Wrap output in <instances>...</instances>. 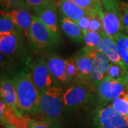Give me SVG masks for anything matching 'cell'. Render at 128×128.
I'll return each mask as SVG.
<instances>
[{
    "instance_id": "cell-1",
    "label": "cell",
    "mask_w": 128,
    "mask_h": 128,
    "mask_svg": "<svg viewBox=\"0 0 128 128\" xmlns=\"http://www.w3.org/2000/svg\"><path fill=\"white\" fill-rule=\"evenodd\" d=\"M12 80L16 88L18 108L23 113L37 114L40 110V92L32 79L28 67H23L14 73Z\"/></svg>"
},
{
    "instance_id": "cell-2",
    "label": "cell",
    "mask_w": 128,
    "mask_h": 128,
    "mask_svg": "<svg viewBox=\"0 0 128 128\" xmlns=\"http://www.w3.org/2000/svg\"><path fill=\"white\" fill-rule=\"evenodd\" d=\"M103 32L113 38L124 32L122 14L118 0H102Z\"/></svg>"
},
{
    "instance_id": "cell-3",
    "label": "cell",
    "mask_w": 128,
    "mask_h": 128,
    "mask_svg": "<svg viewBox=\"0 0 128 128\" xmlns=\"http://www.w3.org/2000/svg\"><path fill=\"white\" fill-rule=\"evenodd\" d=\"M30 37V44L35 49L39 50L55 48L61 42L60 35L54 33L46 27L36 15H33Z\"/></svg>"
},
{
    "instance_id": "cell-4",
    "label": "cell",
    "mask_w": 128,
    "mask_h": 128,
    "mask_svg": "<svg viewBox=\"0 0 128 128\" xmlns=\"http://www.w3.org/2000/svg\"><path fill=\"white\" fill-rule=\"evenodd\" d=\"M64 91L58 86H53L40 93V110L44 116L60 119L64 112Z\"/></svg>"
},
{
    "instance_id": "cell-5",
    "label": "cell",
    "mask_w": 128,
    "mask_h": 128,
    "mask_svg": "<svg viewBox=\"0 0 128 128\" xmlns=\"http://www.w3.org/2000/svg\"><path fill=\"white\" fill-rule=\"evenodd\" d=\"M25 64L32 73V79L41 93L54 86L56 80L51 76L45 56L41 55L26 58Z\"/></svg>"
},
{
    "instance_id": "cell-6",
    "label": "cell",
    "mask_w": 128,
    "mask_h": 128,
    "mask_svg": "<svg viewBox=\"0 0 128 128\" xmlns=\"http://www.w3.org/2000/svg\"><path fill=\"white\" fill-rule=\"evenodd\" d=\"M95 128H128V116L120 113L111 105H100L94 111Z\"/></svg>"
},
{
    "instance_id": "cell-7",
    "label": "cell",
    "mask_w": 128,
    "mask_h": 128,
    "mask_svg": "<svg viewBox=\"0 0 128 128\" xmlns=\"http://www.w3.org/2000/svg\"><path fill=\"white\" fill-rule=\"evenodd\" d=\"M91 86L81 83H76L68 87L63 94L64 108L77 109L88 105L93 100L94 92Z\"/></svg>"
},
{
    "instance_id": "cell-8",
    "label": "cell",
    "mask_w": 128,
    "mask_h": 128,
    "mask_svg": "<svg viewBox=\"0 0 128 128\" xmlns=\"http://www.w3.org/2000/svg\"><path fill=\"white\" fill-rule=\"evenodd\" d=\"M128 91L127 84L118 80L106 78L101 81L96 88V92L100 105L112 102L116 98Z\"/></svg>"
},
{
    "instance_id": "cell-9",
    "label": "cell",
    "mask_w": 128,
    "mask_h": 128,
    "mask_svg": "<svg viewBox=\"0 0 128 128\" xmlns=\"http://www.w3.org/2000/svg\"><path fill=\"white\" fill-rule=\"evenodd\" d=\"M90 54L92 60L91 86L96 90L99 83L107 78L111 61L98 49L90 48Z\"/></svg>"
},
{
    "instance_id": "cell-10",
    "label": "cell",
    "mask_w": 128,
    "mask_h": 128,
    "mask_svg": "<svg viewBox=\"0 0 128 128\" xmlns=\"http://www.w3.org/2000/svg\"><path fill=\"white\" fill-rule=\"evenodd\" d=\"M73 58L77 64L78 70V78L76 82L91 86L92 60L90 54V48L85 46L77 52Z\"/></svg>"
},
{
    "instance_id": "cell-11",
    "label": "cell",
    "mask_w": 128,
    "mask_h": 128,
    "mask_svg": "<svg viewBox=\"0 0 128 128\" xmlns=\"http://www.w3.org/2000/svg\"><path fill=\"white\" fill-rule=\"evenodd\" d=\"M23 35L16 33L0 34L1 53L8 56L21 55L25 48V41Z\"/></svg>"
},
{
    "instance_id": "cell-12",
    "label": "cell",
    "mask_w": 128,
    "mask_h": 128,
    "mask_svg": "<svg viewBox=\"0 0 128 128\" xmlns=\"http://www.w3.org/2000/svg\"><path fill=\"white\" fill-rule=\"evenodd\" d=\"M1 12L8 15L22 31L25 37L30 44V32L33 22V16L31 15L27 8H16L10 11L1 10Z\"/></svg>"
},
{
    "instance_id": "cell-13",
    "label": "cell",
    "mask_w": 128,
    "mask_h": 128,
    "mask_svg": "<svg viewBox=\"0 0 128 128\" xmlns=\"http://www.w3.org/2000/svg\"><path fill=\"white\" fill-rule=\"evenodd\" d=\"M44 56L49 71L56 81L62 84L69 82L66 71V60L54 53H46Z\"/></svg>"
},
{
    "instance_id": "cell-14",
    "label": "cell",
    "mask_w": 128,
    "mask_h": 128,
    "mask_svg": "<svg viewBox=\"0 0 128 128\" xmlns=\"http://www.w3.org/2000/svg\"><path fill=\"white\" fill-rule=\"evenodd\" d=\"M100 33L101 39L98 49L105 54V56L111 61V63L118 64L124 68H128V66L120 55L117 44L114 38L106 34L104 32Z\"/></svg>"
},
{
    "instance_id": "cell-15",
    "label": "cell",
    "mask_w": 128,
    "mask_h": 128,
    "mask_svg": "<svg viewBox=\"0 0 128 128\" xmlns=\"http://www.w3.org/2000/svg\"><path fill=\"white\" fill-rule=\"evenodd\" d=\"M0 96L1 100L4 102L7 105L12 106L19 114H22L18 108V99L16 88L12 79H9L6 76H1L0 81Z\"/></svg>"
},
{
    "instance_id": "cell-16",
    "label": "cell",
    "mask_w": 128,
    "mask_h": 128,
    "mask_svg": "<svg viewBox=\"0 0 128 128\" xmlns=\"http://www.w3.org/2000/svg\"><path fill=\"white\" fill-rule=\"evenodd\" d=\"M35 13L46 27L54 33L60 35L58 18L55 3H51Z\"/></svg>"
},
{
    "instance_id": "cell-17",
    "label": "cell",
    "mask_w": 128,
    "mask_h": 128,
    "mask_svg": "<svg viewBox=\"0 0 128 128\" xmlns=\"http://www.w3.org/2000/svg\"><path fill=\"white\" fill-rule=\"evenodd\" d=\"M55 4L60 14L76 22L88 14V12L80 7L72 0H57Z\"/></svg>"
},
{
    "instance_id": "cell-18",
    "label": "cell",
    "mask_w": 128,
    "mask_h": 128,
    "mask_svg": "<svg viewBox=\"0 0 128 128\" xmlns=\"http://www.w3.org/2000/svg\"><path fill=\"white\" fill-rule=\"evenodd\" d=\"M60 28L64 34L76 43L80 44L84 41V33L78 24L60 14Z\"/></svg>"
},
{
    "instance_id": "cell-19",
    "label": "cell",
    "mask_w": 128,
    "mask_h": 128,
    "mask_svg": "<svg viewBox=\"0 0 128 128\" xmlns=\"http://www.w3.org/2000/svg\"><path fill=\"white\" fill-rule=\"evenodd\" d=\"M28 128H63L58 122V120L50 118L44 115L34 119L29 118Z\"/></svg>"
},
{
    "instance_id": "cell-20",
    "label": "cell",
    "mask_w": 128,
    "mask_h": 128,
    "mask_svg": "<svg viewBox=\"0 0 128 128\" xmlns=\"http://www.w3.org/2000/svg\"><path fill=\"white\" fill-rule=\"evenodd\" d=\"M16 33L24 34L20 28L8 15L1 12L0 16V34Z\"/></svg>"
},
{
    "instance_id": "cell-21",
    "label": "cell",
    "mask_w": 128,
    "mask_h": 128,
    "mask_svg": "<svg viewBox=\"0 0 128 128\" xmlns=\"http://www.w3.org/2000/svg\"><path fill=\"white\" fill-rule=\"evenodd\" d=\"M107 78L118 80L126 84L128 83V68L118 64L111 63L108 72Z\"/></svg>"
},
{
    "instance_id": "cell-22",
    "label": "cell",
    "mask_w": 128,
    "mask_h": 128,
    "mask_svg": "<svg viewBox=\"0 0 128 128\" xmlns=\"http://www.w3.org/2000/svg\"><path fill=\"white\" fill-rule=\"evenodd\" d=\"M90 14L102 12V0H72Z\"/></svg>"
},
{
    "instance_id": "cell-23",
    "label": "cell",
    "mask_w": 128,
    "mask_h": 128,
    "mask_svg": "<svg viewBox=\"0 0 128 128\" xmlns=\"http://www.w3.org/2000/svg\"><path fill=\"white\" fill-rule=\"evenodd\" d=\"M114 39L116 42L120 55L128 66V36L121 33L114 37Z\"/></svg>"
},
{
    "instance_id": "cell-24",
    "label": "cell",
    "mask_w": 128,
    "mask_h": 128,
    "mask_svg": "<svg viewBox=\"0 0 128 128\" xmlns=\"http://www.w3.org/2000/svg\"><path fill=\"white\" fill-rule=\"evenodd\" d=\"M84 33V41L86 46L91 49H98L101 39L100 32L88 30Z\"/></svg>"
},
{
    "instance_id": "cell-25",
    "label": "cell",
    "mask_w": 128,
    "mask_h": 128,
    "mask_svg": "<svg viewBox=\"0 0 128 128\" xmlns=\"http://www.w3.org/2000/svg\"><path fill=\"white\" fill-rule=\"evenodd\" d=\"M110 105L117 112L128 116V91L114 99Z\"/></svg>"
},
{
    "instance_id": "cell-26",
    "label": "cell",
    "mask_w": 128,
    "mask_h": 128,
    "mask_svg": "<svg viewBox=\"0 0 128 128\" xmlns=\"http://www.w3.org/2000/svg\"><path fill=\"white\" fill-rule=\"evenodd\" d=\"M66 60V71L68 77V82L74 80L76 82L78 78V70L77 67V64L74 58H69Z\"/></svg>"
},
{
    "instance_id": "cell-27",
    "label": "cell",
    "mask_w": 128,
    "mask_h": 128,
    "mask_svg": "<svg viewBox=\"0 0 128 128\" xmlns=\"http://www.w3.org/2000/svg\"><path fill=\"white\" fill-rule=\"evenodd\" d=\"M1 10L10 11L16 8H29L25 0H0Z\"/></svg>"
},
{
    "instance_id": "cell-28",
    "label": "cell",
    "mask_w": 128,
    "mask_h": 128,
    "mask_svg": "<svg viewBox=\"0 0 128 128\" xmlns=\"http://www.w3.org/2000/svg\"><path fill=\"white\" fill-rule=\"evenodd\" d=\"M88 30L98 32H103L102 12L101 13H94L91 14V22Z\"/></svg>"
},
{
    "instance_id": "cell-29",
    "label": "cell",
    "mask_w": 128,
    "mask_h": 128,
    "mask_svg": "<svg viewBox=\"0 0 128 128\" xmlns=\"http://www.w3.org/2000/svg\"><path fill=\"white\" fill-rule=\"evenodd\" d=\"M25 2L29 9L33 10L34 12H36L51 4V2L48 0H25Z\"/></svg>"
},
{
    "instance_id": "cell-30",
    "label": "cell",
    "mask_w": 128,
    "mask_h": 128,
    "mask_svg": "<svg viewBox=\"0 0 128 128\" xmlns=\"http://www.w3.org/2000/svg\"><path fill=\"white\" fill-rule=\"evenodd\" d=\"M120 8L122 14L124 32L127 33L128 36V3L125 2H120Z\"/></svg>"
},
{
    "instance_id": "cell-31",
    "label": "cell",
    "mask_w": 128,
    "mask_h": 128,
    "mask_svg": "<svg viewBox=\"0 0 128 128\" xmlns=\"http://www.w3.org/2000/svg\"><path fill=\"white\" fill-rule=\"evenodd\" d=\"M91 22V14H87L82 16V18H80L76 23L80 26V28L82 30V32H86L89 29V26Z\"/></svg>"
},
{
    "instance_id": "cell-32",
    "label": "cell",
    "mask_w": 128,
    "mask_h": 128,
    "mask_svg": "<svg viewBox=\"0 0 128 128\" xmlns=\"http://www.w3.org/2000/svg\"><path fill=\"white\" fill-rule=\"evenodd\" d=\"M4 128H14V127H13V126H12V125H9V124H5Z\"/></svg>"
},
{
    "instance_id": "cell-33",
    "label": "cell",
    "mask_w": 128,
    "mask_h": 128,
    "mask_svg": "<svg viewBox=\"0 0 128 128\" xmlns=\"http://www.w3.org/2000/svg\"><path fill=\"white\" fill-rule=\"evenodd\" d=\"M48 1L51 2V3H56V2L57 0H48Z\"/></svg>"
},
{
    "instance_id": "cell-34",
    "label": "cell",
    "mask_w": 128,
    "mask_h": 128,
    "mask_svg": "<svg viewBox=\"0 0 128 128\" xmlns=\"http://www.w3.org/2000/svg\"><path fill=\"white\" fill-rule=\"evenodd\" d=\"M127 88H128V83L127 84Z\"/></svg>"
}]
</instances>
